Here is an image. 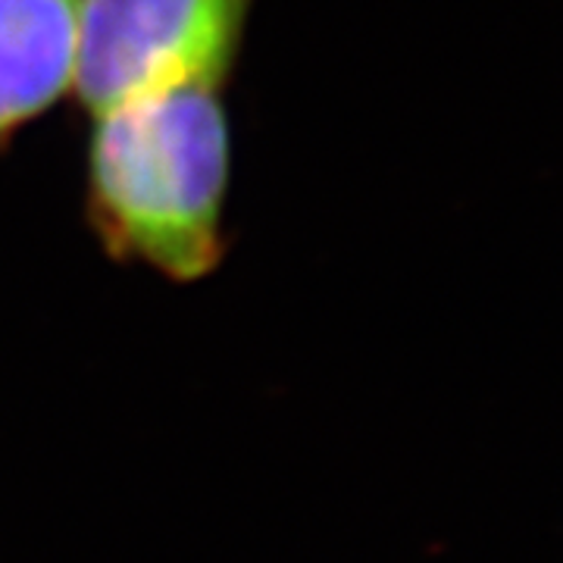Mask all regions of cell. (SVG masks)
I'll return each instance as SVG.
<instances>
[{"label": "cell", "instance_id": "obj_2", "mask_svg": "<svg viewBox=\"0 0 563 563\" xmlns=\"http://www.w3.org/2000/svg\"><path fill=\"white\" fill-rule=\"evenodd\" d=\"M257 0H81L73 101L85 117L169 85L229 88Z\"/></svg>", "mask_w": 563, "mask_h": 563}, {"label": "cell", "instance_id": "obj_3", "mask_svg": "<svg viewBox=\"0 0 563 563\" xmlns=\"http://www.w3.org/2000/svg\"><path fill=\"white\" fill-rule=\"evenodd\" d=\"M81 0H0V154L73 98Z\"/></svg>", "mask_w": 563, "mask_h": 563}, {"label": "cell", "instance_id": "obj_1", "mask_svg": "<svg viewBox=\"0 0 563 563\" xmlns=\"http://www.w3.org/2000/svg\"><path fill=\"white\" fill-rule=\"evenodd\" d=\"M85 222L117 263L176 285L213 276L229 254L232 117L220 85H169L88 117Z\"/></svg>", "mask_w": 563, "mask_h": 563}]
</instances>
